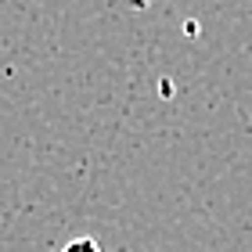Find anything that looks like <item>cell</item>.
Listing matches in <instances>:
<instances>
[{
  "instance_id": "cell-1",
  "label": "cell",
  "mask_w": 252,
  "mask_h": 252,
  "mask_svg": "<svg viewBox=\"0 0 252 252\" xmlns=\"http://www.w3.org/2000/svg\"><path fill=\"white\" fill-rule=\"evenodd\" d=\"M58 252H101V245H97V238L79 234V238H68V242H65Z\"/></svg>"
}]
</instances>
